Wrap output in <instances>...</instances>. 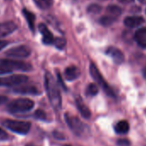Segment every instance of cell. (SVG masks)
I'll list each match as a JSON object with an SVG mask.
<instances>
[{"label": "cell", "mask_w": 146, "mask_h": 146, "mask_svg": "<svg viewBox=\"0 0 146 146\" xmlns=\"http://www.w3.org/2000/svg\"><path fill=\"white\" fill-rule=\"evenodd\" d=\"M45 88L51 105L55 110H59L62 106V98L57 82L50 72L45 74Z\"/></svg>", "instance_id": "cell-1"}, {"label": "cell", "mask_w": 146, "mask_h": 146, "mask_svg": "<svg viewBox=\"0 0 146 146\" xmlns=\"http://www.w3.org/2000/svg\"><path fill=\"white\" fill-rule=\"evenodd\" d=\"M34 107V101L29 98H19L10 102L7 105V110L11 113H21L32 110Z\"/></svg>", "instance_id": "cell-2"}, {"label": "cell", "mask_w": 146, "mask_h": 146, "mask_svg": "<svg viewBox=\"0 0 146 146\" xmlns=\"http://www.w3.org/2000/svg\"><path fill=\"white\" fill-rule=\"evenodd\" d=\"M64 119L68 126L76 136L78 137L84 136L89 131L88 126L85 124H84L78 117L74 115L66 113L64 114Z\"/></svg>", "instance_id": "cell-3"}, {"label": "cell", "mask_w": 146, "mask_h": 146, "mask_svg": "<svg viewBox=\"0 0 146 146\" xmlns=\"http://www.w3.org/2000/svg\"><path fill=\"white\" fill-rule=\"evenodd\" d=\"M3 125H5V127L11 130V131L21 135H26L27 133H29L31 128L30 122L22 120L6 119L3 122Z\"/></svg>", "instance_id": "cell-4"}, {"label": "cell", "mask_w": 146, "mask_h": 146, "mask_svg": "<svg viewBox=\"0 0 146 146\" xmlns=\"http://www.w3.org/2000/svg\"><path fill=\"white\" fill-rule=\"evenodd\" d=\"M90 75L92 76V78L95 79V81L103 89V90L107 93V95H108L111 97H114L115 96V94H114L113 90L111 89V87H109V85L104 80V78H102V74L99 71V70L97 69V67L94 64H90Z\"/></svg>", "instance_id": "cell-5"}, {"label": "cell", "mask_w": 146, "mask_h": 146, "mask_svg": "<svg viewBox=\"0 0 146 146\" xmlns=\"http://www.w3.org/2000/svg\"><path fill=\"white\" fill-rule=\"evenodd\" d=\"M29 78L25 75H11L9 77L0 78L1 87H17L27 83Z\"/></svg>", "instance_id": "cell-6"}, {"label": "cell", "mask_w": 146, "mask_h": 146, "mask_svg": "<svg viewBox=\"0 0 146 146\" xmlns=\"http://www.w3.org/2000/svg\"><path fill=\"white\" fill-rule=\"evenodd\" d=\"M0 63H2L10 70H22V71H29L32 70V65L29 63L21 61V60H14V59H1Z\"/></svg>", "instance_id": "cell-7"}, {"label": "cell", "mask_w": 146, "mask_h": 146, "mask_svg": "<svg viewBox=\"0 0 146 146\" xmlns=\"http://www.w3.org/2000/svg\"><path fill=\"white\" fill-rule=\"evenodd\" d=\"M31 53V50L27 46H17L7 50L5 54L10 58H28Z\"/></svg>", "instance_id": "cell-8"}, {"label": "cell", "mask_w": 146, "mask_h": 146, "mask_svg": "<svg viewBox=\"0 0 146 146\" xmlns=\"http://www.w3.org/2000/svg\"><path fill=\"white\" fill-rule=\"evenodd\" d=\"M17 29V25L11 21L0 23V38H4L14 33Z\"/></svg>", "instance_id": "cell-9"}, {"label": "cell", "mask_w": 146, "mask_h": 146, "mask_svg": "<svg viewBox=\"0 0 146 146\" xmlns=\"http://www.w3.org/2000/svg\"><path fill=\"white\" fill-rule=\"evenodd\" d=\"M106 53L110 58H112V59L113 60V62L115 64H122L125 60V56H124L123 52L119 48H116L113 46L108 47V50L106 51Z\"/></svg>", "instance_id": "cell-10"}, {"label": "cell", "mask_w": 146, "mask_h": 146, "mask_svg": "<svg viewBox=\"0 0 146 146\" xmlns=\"http://www.w3.org/2000/svg\"><path fill=\"white\" fill-rule=\"evenodd\" d=\"M39 30L40 34L42 35V41L44 44L50 45L54 42V38H53L52 34L44 23H40L39 25Z\"/></svg>", "instance_id": "cell-11"}, {"label": "cell", "mask_w": 146, "mask_h": 146, "mask_svg": "<svg viewBox=\"0 0 146 146\" xmlns=\"http://www.w3.org/2000/svg\"><path fill=\"white\" fill-rule=\"evenodd\" d=\"M80 74H81L80 70L74 65L67 67L64 70V78L68 81H73L78 79L80 77Z\"/></svg>", "instance_id": "cell-12"}, {"label": "cell", "mask_w": 146, "mask_h": 146, "mask_svg": "<svg viewBox=\"0 0 146 146\" xmlns=\"http://www.w3.org/2000/svg\"><path fill=\"white\" fill-rule=\"evenodd\" d=\"M13 91L17 94H22V95H39L40 91L35 86H30V85H22L20 87H15Z\"/></svg>", "instance_id": "cell-13"}, {"label": "cell", "mask_w": 146, "mask_h": 146, "mask_svg": "<svg viewBox=\"0 0 146 146\" xmlns=\"http://www.w3.org/2000/svg\"><path fill=\"white\" fill-rule=\"evenodd\" d=\"M144 22L143 18L141 17H127L124 20V24L130 29L137 28L143 24Z\"/></svg>", "instance_id": "cell-14"}, {"label": "cell", "mask_w": 146, "mask_h": 146, "mask_svg": "<svg viewBox=\"0 0 146 146\" xmlns=\"http://www.w3.org/2000/svg\"><path fill=\"white\" fill-rule=\"evenodd\" d=\"M135 40L141 46L146 48V28L139 29L134 35Z\"/></svg>", "instance_id": "cell-15"}, {"label": "cell", "mask_w": 146, "mask_h": 146, "mask_svg": "<svg viewBox=\"0 0 146 146\" xmlns=\"http://www.w3.org/2000/svg\"><path fill=\"white\" fill-rule=\"evenodd\" d=\"M76 105L77 108L78 109V111L80 112V113L82 114V116L85 119H90L91 116V112L89 109V108L84 104V102L80 99V98H77L76 99Z\"/></svg>", "instance_id": "cell-16"}, {"label": "cell", "mask_w": 146, "mask_h": 146, "mask_svg": "<svg viewBox=\"0 0 146 146\" xmlns=\"http://www.w3.org/2000/svg\"><path fill=\"white\" fill-rule=\"evenodd\" d=\"M129 129H130V125L126 120L119 121L115 125V127H114V130H115L116 133H118V134H125L129 131Z\"/></svg>", "instance_id": "cell-17"}, {"label": "cell", "mask_w": 146, "mask_h": 146, "mask_svg": "<svg viewBox=\"0 0 146 146\" xmlns=\"http://www.w3.org/2000/svg\"><path fill=\"white\" fill-rule=\"evenodd\" d=\"M23 13L25 19L28 22V25H29V29H31V31H34L35 30V16L34 15V13L30 12L29 11H28L26 9L23 10Z\"/></svg>", "instance_id": "cell-18"}, {"label": "cell", "mask_w": 146, "mask_h": 146, "mask_svg": "<svg viewBox=\"0 0 146 146\" xmlns=\"http://www.w3.org/2000/svg\"><path fill=\"white\" fill-rule=\"evenodd\" d=\"M34 1L35 5L42 10H46L50 8L53 3V0H34Z\"/></svg>", "instance_id": "cell-19"}, {"label": "cell", "mask_w": 146, "mask_h": 146, "mask_svg": "<svg viewBox=\"0 0 146 146\" xmlns=\"http://www.w3.org/2000/svg\"><path fill=\"white\" fill-rule=\"evenodd\" d=\"M107 12L108 13V15L116 18V17L121 14V9L117 5H109L107 8Z\"/></svg>", "instance_id": "cell-20"}, {"label": "cell", "mask_w": 146, "mask_h": 146, "mask_svg": "<svg viewBox=\"0 0 146 146\" xmlns=\"http://www.w3.org/2000/svg\"><path fill=\"white\" fill-rule=\"evenodd\" d=\"M114 21H115V17L109 15V16H106V17H102L100 19V23L104 25V26H108V25L112 24Z\"/></svg>", "instance_id": "cell-21"}, {"label": "cell", "mask_w": 146, "mask_h": 146, "mask_svg": "<svg viewBox=\"0 0 146 146\" xmlns=\"http://www.w3.org/2000/svg\"><path fill=\"white\" fill-rule=\"evenodd\" d=\"M98 93V87L95 84H89L87 88V94L90 96H96Z\"/></svg>", "instance_id": "cell-22"}, {"label": "cell", "mask_w": 146, "mask_h": 146, "mask_svg": "<svg viewBox=\"0 0 146 146\" xmlns=\"http://www.w3.org/2000/svg\"><path fill=\"white\" fill-rule=\"evenodd\" d=\"M54 45L58 49H62L64 46H65V40L63 38H56L54 39Z\"/></svg>", "instance_id": "cell-23"}, {"label": "cell", "mask_w": 146, "mask_h": 146, "mask_svg": "<svg viewBox=\"0 0 146 146\" xmlns=\"http://www.w3.org/2000/svg\"><path fill=\"white\" fill-rule=\"evenodd\" d=\"M101 11H102V7L100 5H91L88 8V12L93 13V14L99 13Z\"/></svg>", "instance_id": "cell-24"}, {"label": "cell", "mask_w": 146, "mask_h": 146, "mask_svg": "<svg viewBox=\"0 0 146 146\" xmlns=\"http://www.w3.org/2000/svg\"><path fill=\"white\" fill-rule=\"evenodd\" d=\"M12 72L11 70H10L9 68H7L5 65H4L2 63H0V75H5V74H8V73Z\"/></svg>", "instance_id": "cell-25"}, {"label": "cell", "mask_w": 146, "mask_h": 146, "mask_svg": "<svg viewBox=\"0 0 146 146\" xmlns=\"http://www.w3.org/2000/svg\"><path fill=\"white\" fill-rule=\"evenodd\" d=\"M117 143H118L119 146H130L131 142H130L128 139L122 138V139H119V140L117 141Z\"/></svg>", "instance_id": "cell-26"}, {"label": "cell", "mask_w": 146, "mask_h": 146, "mask_svg": "<svg viewBox=\"0 0 146 146\" xmlns=\"http://www.w3.org/2000/svg\"><path fill=\"white\" fill-rule=\"evenodd\" d=\"M35 117L40 119H46V113L42 110H37L35 113Z\"/></svg>", "instance_id": "cell-27"}, {"label": "cell", "mask_w": 146, "mask_h": 146, "mask_svg": "<svg viewBox=\"0 0 146 146\" xmlns=\"http://www.w3.org/2000/svg\"><path fill=\"white\" fill-rule=\"evenodd\" d=\"M8 138V134L7 132L3 130L2 128H0V140H5Z\"/></svg>", "instance_id": "cell-28"}, {"label": "cell", "mask_w": 146, "mask_h": 146, "mask_svg": "<svg viewBox=\"0 0 146 146\" xmlns=\"http://www.w3.org/2000/svg\"><path fill=\"white\" fill-rule=\"evenodd\" d=\"M9 42L7 40H0V51L8 46Z\"/></svg>", "instance_id": "cell-29"}, {"label": "cell", "mask_w": 146, "mask_h": 146, "mask_svg": "<svg viewBox=\"0 0 146 146\" xmlns=\"http://www.w3.org/2000/svg\"><path fill=\"white\" fill-rule=\"evenodd\" d=\"M8 102V97L5 96H0V105H3Z\"/></svg>", "instance_id": "cell-30"}, {"label": "cell", "mask_w": 146, "mask_h": 146, "mask_svg": "<svg viewBox=\"0 0 146 146\" xmlns=\"http://www.w3.org/2000/svg\"><path fill=\"white\" fill-rule=\"evenodd\" d=\"M118 1L122 3V4H129V3L133 2V0H118Z\"/></svg>", "instance_id": "cell-31"}, {"label": "cell", "mask_w": 146, "mask_h": 146, "mask_svg": "<svg viewBox=\"0 0 146 146\" xmlns=\"http://www.w3.org/2000/svg\"><path fill=\"white\" fill-rule=\"evenodd\" d=\"M143 77H144V78H146V67L143 69Z\"/></svg>", "instance_id": "cell-32"}, {"label": "cell", "mask_w": 146, "mask_h": 146, "mask_svg": "<svg viewBox=\"0 0 146 146\" xmlns=\"http://www.w3.org/2000/svg\"><path fill=\"white\" fill-rule=\"evenodd\" d=\"M26 146H35V145H34V144H32V143H28Z\"/></svg>", "instance_id": "cell-33"}, {"label": "cell", "mask_w": 146, "mask_h": 146, "mask_svg": "<svg viewBox=\"0 0 146 146\" xmlns=\"http://www.w3.org/2000/svg\"><path fill=\"white\" fill-rule=\"evenodd\" d=\"M138 1H139V2H141V3H143V2L144 1V0H138Z\"/></svg>", "instance_id": "cell-34"}, {"label": "cell", "mask_w": 146, "mask_h": 146, "mask_svg": "<svg viewBox=\"0 0 146 146\" xmlns=\"http://www.w3.org/2000/svg\"><path fill=\"white\" fill-rule=\"evenodd\" d=\"M64 146H71V145H68V144H66V145H64Z\"/></svg>", "instance_id": "cell-35"}]
</instances>
